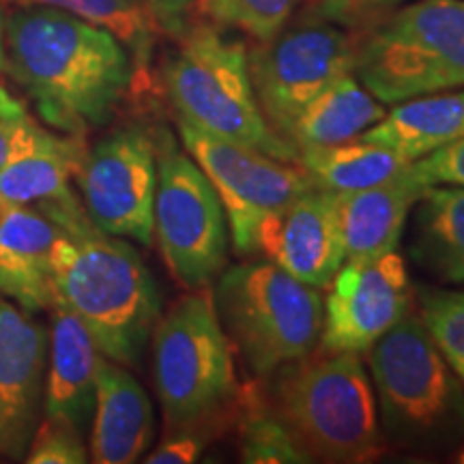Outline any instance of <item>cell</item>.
I'll use <instances>...</instances> for the list:
<instances>
[{"instance_id":"cell-16","label":"cell","mask_w":464,"mask_h":464,"mask_svg":"<svg viewBox=\"0 0 464 464\" xmlns=\"http://www.w3.org/2000/svg\"><path fill=\"white\" fill-rule=\"evenodd\" d=\"M58 235L37 207L0 198V293L31 314L56 305L50 256Z\"/></svg>"},{"instance_id":"cell-36","label":"cell","mask_w":464,"mask_h":464,"mask_svg":"<svg viewBox=\"0 0 464 464\" xmlns=\"http://www.w3.org/2000/svg\"><path fill=\"white\" fill-rule=\"evenodd\" d=\"M456 460H458V462H462V464H464V448L460 450V454H458V458H456Z\"/></svg>"},{"instance_id":"cell-31","label":"cell","mask_w":464,"mask_h":464,"mask_svg":"<svg viewBox=\"0 0 464 464\" xmlns=\"http://www.w3.org/2000/svg\"><path fill=\"white\" fill-rule=\"evenodd\" d=\"M84 434L65 421L44 417L37 432L28 445L24 462L28 464H84L89 451L84 445Z\"/></svg>"},{"instance_id":"cell-21","label":"cell","mask_w":464,"mask_h":464,"mask_svg":"<svg viewBox=\"0 0 464 464\" xmlns=\"http://www.w3.org/2000/svg\"><path fill=\"white\" fill-rule=\"evenodd\" d=\"M357 138L398 150L409 161L420 160L464 138V91L434 92L400 102Z\"/></svg>"},{"instance_id":"cell-14","label":"cell","mask_w":464,"mask_h":464,"mask_svg":"<svg viewBox=\"0 0 464 464\" xmlns=\"http://www.w3.org/2000/svg\"><path fill=\"white\" fill-rule=\"evenodd\" d=\"M256 252L297 280L327 288L346 260L338 194L312 188L277 208L260 224Z\"/></svg>"},{"instance_id":"cell-17","label":"cell","mask_w":464,"mask_h":464,"mask_svg":"<svg viewBox=\"0 0 464 464\" xmlns=\"http://www.w3.org/2000/svg\"><path fill=\"white\" fill-rule=\"evenodd\" d=\"M155 434L153 404L125 365L100 357L95 411L91 421V460L131 464L147 454Z\"/></svg>"},{"instance_id":"cell-32","label":"cell","mask_w":464,"mask_h":464,"mask_svg":"<svg viewBox=\"0 0 464 464\" xmlns=\"http://www.w3.org/2000/svg\"><path fill=\"white\" fill-rule=\"evenodd\" d=\"M409 172L423 188H432V185L464 188V138L411 161Z\"/></svg>"},{"instance_id":"cell-8","label":"cell","mask_w":464,"mask_h":464,"mask_svg":"<svg viewBox=\"0 0 464 464\" xmlns=\"http://www.w3.org/2000/svg\"><path fill=\"white\" fill-rule=\"evenodd\" d=\"M153 379L168 428L237 413L232 344L211 290L196 288L153 329Z\"/></svg>"},{"instance_id":"cell-24","label":"cell","mask_w":464,"mask_h":464,"mask_svg":"<svg viewBox=\"0 0 464 464\" xmlns=\"http://www.w3.org/2000/svg\"><path fill=\"white\" fill-rule=\"evenodd\" d=\"M297 164L310 174L316 188L351 194L390 181L411 161L390 147L353 138L329 147L299 149Z\"/></svg>"},{"instance_id":"cell-1","label":"cell","mask_w":464,"mask_h":464,"mask_svg":"<svg viewBox=\"0 0 464 464\" xmlns=\"http://www.w3.org/2000/svg\"><path fill=\"white\" fill-rule=\"evenodd\" d=\"M7 72L45 125L84 136L112 121L136 89L125 45L103 28L45 5H15L5 28Z\"/></svg>"},{"instance_id":"cell-11","label":"cell","mask_w":464,"mask_h":464,"mask_svg":"<svg viewBox=\"0 0 464 464\" xmlns=\"http://www.w3.org/2000/svg\"><path fill=\"white\" fill-rule=\"evenodd\" d=\"M183 147L202 168L222 200L232 247L241 256L256 254V232L271 213L316 188L304 168L243 144L222 140L177 119Z\"/></svg>"},{"instance_id":"cell-13","label":"cell","mask_w":464,"mask_h":464,"mask_svg":"<svg viewBox=\"0 0 464 464\" xmlns=\"http://www.w3.org/2000/svg\"><path fill=\"white\" fill-rule=\"evenodd\" d=\"M329 284L318 340L323 353H368L411 312L413 288L396 249L379 258L344 260Z\"/></svg>"},{"instance_id":"cell-27","label":"cell","mask_w":464,"mask_h":464,"mask_svg":"<svg viewBox=\"0 0 464 464\" xmlns=\"http://www.w3.org/2000/svg\"><path fill=\"white\" fill-rule=\"evenodd\" d=\"M304 0H198L196 15L218 28H235L266 42L286 24Z\"/></svg>"},{"instance_id":"cell-10","label":"cell","mask_w":464,"mask_h":464,"mask_svg":"<svg viewBox=\"0 0 464 464\" xmlns=\"http://www.w3.org/2000/svg\"><path fill=\"white\" fill-rule=\"evenodd\" d=\"M158 149L153 237L181 286L207 288L228 258V219L216 188L170 138Z\"/></svg>"},{"instance_id":"cell-9","label":"cell","mask_w":464,"mask_h":464,"mask_svg":"<svg viewBox=\"0 0 464 464\" xmlns=\"http://www.w3.org/2000/svg\"><path fill=\"white\" fill-rule=\"evenodd\" d=\"M355 54V33L305 14L290 17L266 42H256L247 52V67L266 123L288 140L301 110L342 75L353 73Z\"/></svg>"},{"instance_id":"cell-26","label":"cell","mask_w":464,"mask_h":464,"mask_svg":"<svg viewBox=\"0 0 464 464\" xmlns=\"http://www.w3.org/2000/svg\"><path fill=\"white\" fill-rule=\"evenodd\" d=\"M239 456L247 464H305L312 462L299 440L277 415L266 393L256 385L239 390L235 413Z\"/></svg>"},{"instance_id":"cell-34","label":"cell","mask_w":464,"mask_h":464,"mask_svg":"<svg viewBox=\"0 0 464 464\" xmlns=\"http://www.w3.org/2000/svg\"><path fill=\"white\" fill-rule=\"evenodd\" d=\"M31 119L33 116L28 114L24 103L0 84V168L7 161L22 127Z\"/></svg>"},{"instance_id":"cell-22","label":"cell","mask_w":464,"mask_h":464,"mask_svg":"<svg viewBox=\"0 0 464 464\" xmlns=\"http://www.w3.org/2000/svg\"><path fill=\"white\" fill-rule=\"evenodd\" d=\"M385 114V103L370 95L355 75L348 73L301 110L290 127L288 140L297 149L348 142L379 123Z\"/></svg>"},{"instance_id":"cell-25","label":"cell","mask_w":464,"mask_h":464,"mask_svg":"<svg viewBox=\"0 0 464 464\" xmlns=\"http://www.w3.org/2000/svg\"><path fill=\"white\" fill-rule=\"evenodd\" d=\"M9 5H45L82 17L91 24L114 34L130 52L136 67V89L150 86V61H153L158 26L150 20L142 0H5Z\"/></svg>"},{"instance_id":"cell-29","label":"cell","mask_w":464,"mask_h":464,"mask_svg":"<svg viewBox=\"0 0 464 464\" xmlns=\"http://www.w3.org/2000/svg\"><path fill=\"white\" fill-rule=\"evenodd\" d=\"M406 3L411 0H304L299 5V14L321 17L324 22L362 34Z\"/></svg>"},{"instance_id":"cell-7","label":"cell","mask_w":464,"mask_h":464,"mask_svg":"<svg viewBox=\"0 0 464 464\" xmlns=\"http://www.w3.org/2000/svg\"><path fill=\"white\" fill-rule=\"evenodd\" d=\"M353 75L381 103L464 86V0H413L357 34Z\"/></svg>"},{"instance_id":"cell-15","label":"cell","mask_w":464,"mask_h":464,"mask_svg":"<svg viewBox=\"0 0 464 464\" xmlns=\"http://www.w3.org/2000/svg\"><path fill=\"white\" fill-rule=\"evenodd\" d=\"M45 362L44 324L0 299V458L24 460L42 423Z\"/></svg>"},{"instance_id":"cell-30","label":"cell","mask_w":464,"mask_h":464,"mask_svg":"<svg viewBox=\"0 0 464 464\" xmlns=\"http://www.w3.org/2000/svg\"><path fill=\"white\" fill-rule=\"evenodd\" d=\"M235 421L232 417H213V420H202L188 426L168 428L166 439L144 458L149 464H188L196 462L202 451L213 439L222 432V428Z\"/></svg>"},{"instance_id":"cell-6","label":"cell","mask_w":464,"mask_h":464,"mask_svg":"<svg viewBox=\"0 0 464 464\" xmlns=\"http://www.w3.org/2000/svg\"><path fill=\"white\" fill-rule=\"evenodd\" d=\"M213 301L230 344L256 379H269L318 348L321 288L297 280L271 260L224 266Z\"/></svg>"},{"instance_id":"cell-33","label":"cell","mask_w":464,"mask_h":464,"mask_svg":"<svg viewBox=\"0 0 464 464\" xmlns=\"http://www.w3.org/2000/svg\"><path fill=\"white\" fill-rule=\"evenodd\" d=\"M150 20L160 33L179 39L194 22V11L198 0H142Z\"/></svg>"},{"instance_id":"cell-19","label":"cell","mask_w":464,"mask_h":464,"mask_svg":"<svg viewBox=\"0 0 464 464\" xmlns=\"http://www.w3.org/2000/svg\"><path fill=\"white\" fill-rule=\"evenodd\" d=\"M86 150L84 136L50 131L31 119L0 168V198L33 205L67 196Z\"/></svg>"},{"instance_id":"cell-28","label":"cell","mask_w":464,"mask_h":464,"mask_svg":"<svg viewBox=\"0 0 464 464\" xmlns=\"http://www.w3.org/2000/svg\"><path fill=\"white\" fill-rule=\"evenodd\" d=\"M420 316L464 385V290L421 288Z\"/></svg>"},{"instance_id":"cell-2","label":"cell","mask_w":464,"mask_h":464,"mask_svg":"<svg viewBox=\"0 0 464 464\" xmlns=\"http://www.w3.org/2000/svg\"><path fill=\"white\" fill-rule=\"evenodd\" d=\"M37 208L61 228L50 256L56 304L86 324L103 357L136 365L161 312L149 266L130 243L97 228L75 194Z\"/></svg>"},{"instance_id":"cell-23","label":"cell","mask_w":464,"mask_h":464,"mask_svg":"<svg viewBox=\"0 0 464 464\" xmlns=\"http://www.w3.org/2000/svg\"><path fill=\"white\" fill-rule=\"evenodd\" d=\"M413 258L440 282L464 284V188L423 189L417 200Z\"/></svg>"},{"instance_id":"cell-18","label":"cell","mask_w":464,"mask_h":464,"mask_svg":"<svg viewBox=\"0 0 464 464\" xmlns=\"http://www.w3.org/2000/svg\"><path fill=\"white\" fill-rule=\"evenodd\" d=\"M50 312V370L44 387V417L65 421L84 434L95 411V379L102 353L86 324L72 310L56 304Z\"/></svg>"},{"instance_id":"cell-4","label":"cell","mask_w":464,"mask_h":464,"mask_svg":"<svg viewBox=\"0 0 464 464\" xmlns=\"http://www.w3.org/2000/svg\"><path fill=\"white\" fill-rule=\"evenodd\" d=\"M382 437L398 448L437 454L464 440V385L409 312L368 351Z\"/></svg>"},{"instance_id":"cell-35","label":"cell","mask_w":464,"mask_h":464,"mask_svg":"<svg viewBox=\"0 0 464 464\" xmlns=\"http://www.w3.org/2000/svg\"><path fill=\"white\" fill-rule=\"evenodd\" d=\"M5 28H7V15H5V0H0V72L7 67V48H5Z\"/></svg>"},{"instance_id":"cell-12","label":"cell","mask_w":464,"mask_h":464,"mask_svg":"<svg viewBox=\"0 0 464 464\" xmlns=\"http://www.w3.org/2000/svg\"><path fill=\"white\" fill-rule=\"evenodd\" d=\"M86 216L106 235L153 243L158 149L138 125L116 130L86 150L75 172Z\"/></svg>"},{"instance_id":"cell-5","label":"cell","mask_w":464,"mask_h":464,"mask_svg":"<svg viewBox=\"0 0 464 464\" xmlns=\"http://www.w3.org/2000/svg\"><path fill=\"white\" fill-rule=\"evenodd\" d=\"M161 67L177 119L222 140L297 164L299 149L266 123L249 80L247 50L208 22H191Z\"/></svg>"},{"instance_id":"cell-3","label":"cell","mask_w":464,"mask_h":464,"mask_svg":"<svg viewBox=\"0 0 464 464\" xmlns=\"http://www.w3.org/2000/svg\"><path fill=\"white\" fill-rule=\"evenodd\" d=\"M269 379L266 398L312 462L362 464L385 451L374 390L355 353H310Z\"/></svg>"},{"instance_id":"cell-20","label":"cell","mask_w":464,"mask_h":464,"mask_svg":"<svg viewBox=\"0 0 464 464\" xmlns=\"http://www.w3.org/2000/svg\"><path fill=\"white\" fill-rule=\"evenodd\" d=\"M420 185L404 168L398 177L374 188L338 194L346 260H370L398 247L411 208L421 198Z\"/></svg>"}]
</instances>
